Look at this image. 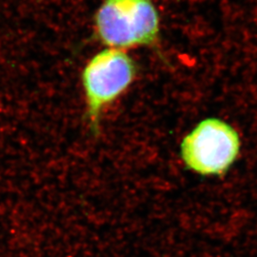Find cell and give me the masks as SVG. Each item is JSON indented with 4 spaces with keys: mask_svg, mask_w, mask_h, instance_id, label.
<instances>
[{
    "mask_svg": "<svg viewBox=\"0 0 257 257\" xmlns=\"http://www.w3.org/2000/svg\"><path fill=\"white\" fill-rule=\"evenodd\" d=\"M241 138L237 130L218 117L198 122L180 143L185 166L204 176L225 175L238 158Z\"/></svg>",
    "mask_w": 257,
    "mask_h": 257,
    "instance_id": "3",
    "label": "cell"
},
{
    "mask_svg": "<svg viewBox=\"0 0 257 257\" xmlns=\"http://www.w3.org/2000/svg\"><path fill=\"white\" fill-rule=\"evenodd\" d=\"M137 61L124 50L106 47L86 62L81 72L85 119L92 136L100 132L105 110L128 91L138 74Z\"/></svg>",
    "mask_w": 257,
    "mask_h": 257,
    "instance_id": "2",
    "label": "cell"
},
{
    "mask_svg": "<svg viewBox=\"0 0 257 257\" xmlns=\"http://www.w3.org/2000/svg\"><path fill=\"white\" fill-rule=\"evenodd\" d=\"M161 19L154 0H102L92 37L109 48H149L161 55Z\"/></svg>",
    "mask_w": 257,
    "mask_h": 257,
    "instance_id": "1",
    "label": "cell"
}]
</instances>
